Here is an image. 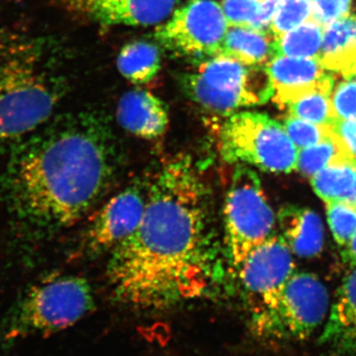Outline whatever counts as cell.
<instances>
[{"instance_id": "obj_4", "label": "cell", "mask_w": 356, "mask_h": 356, "mask_svg": "<svg viewBox=\"0 0 356 356\" xmlns=\"http://www.w3.org/2000/svg\"><path fill=\"white\" fill-rule=\"evenodd\" d=\"M92 288L76 275H49L20 293L0 325V343L13 346L29 337L65 331L95 310Z\"/></svg>"}, {"instance_id": "obj_11", "label": "cell", "mask_w": 356, "mask_h": 356, "mask_svg": "<svg viewBox=\"0 0 356 356\" xmlns=\"http://www.w3.org/2000/svg\"><path fill=\"white\" fill-rule=\"evenodd\" d=\"M149 182H136L115 194L98 211L83 236L88 254L114 250L132 235L146 210Z\"/></svg>"}, {"instance_id": "obj_30", "label": "cell", "mask_w": 356, "mask_h": 356, "mask_svg": "<svg viewBox=\"0 0 356 356\" xmlns=\"http://www.w3.org/2000/svg\"><path fill=\"white\" fill-rule=\"evenodd\" d=\"M332 129L350 158L356 161V120H337Z\"/></svg>"}, {"instance_id": "obj_7", "label": "cell", "mask_w": 356, "mask_h": 356, "mask_svg": "<svg viewBox=\"0 0 356 356\" xmlns=\"http://www.w3.org/2000/svg\"><path fill=\"white\" fill-rule=\"evenodd\" d=\"M275 215L257 173L236 165L224 205L225 247L231 266L238 270L252 250L273 236Z\"/></svg>"}, {"instance_id": "obj_31", "label": "cell", "mask_w": 356, "mask_h": 356, "mask_svg": "<svg viewBox=\"0 0 356 356\" xmlns=\"http://www.w3.org/2000/svg\"><path fill=\"white\" fill-rule=\"evenodd\" d=\"M281 1L282 0H261L259 2V13L250 28L270 33L271 22H273L274 15H275Z\"/></svg>"}, {"instance_id": "obj_21", "label": "cell", "mask_w": 356, "mask_h": 356, "mask_svg": "<svg viewBox=\"0 0 356 356\" xmlns=\"http://www.w3.org/2000/svg\"><path fill=\"white\" fill-rule=\"evenodd\" d=\"M324 27L309 18L298 27L275 39L276 56L294 58H318L322 48Z\"/></svg>"}, {"instance_id": "obj_23", "label": "cell", "mask_w": 356, "mask_h": 356, "mask_svg": "<svg viewBox=\"0 0 356 356\" xmlns=\"http://www.w3.org/2000/svg\"><path fill=\"white\" fill-rule=\"evenodd\" d=\"M331 95L332 91L327 89H316L290 103L288 112L291 116L318 125L332 126L337 118L332 110Z\"/></svg>"}, {"instance_id": "obj_14", "label": "cell", "mask_w": 356, "mask_h": 356, "mask_svg": "<svg viewBox=\"0 0 356 356\" xmlns=\"http://www.w3.org/2000/svg\"><path fill=\"white\" fill-rule=\"evenodd\" d=\"M318 343L332 356H356V266L337 289Z\"/></svg>"}, {"instance_id": "obj_13", "label": "cell", "mask_w": 356, "mask_h": 356, "mask_svg": "<svg viewBox=\"0 0 356 356\" xmlns=\"http://www.w3.org/2000/svg\"><path fill=\"white\" fill-rule=\"evenodd\" d=\"M266 67L273 84V102L280 107H287L316 89H334V79L325 72L318 58L276 56Z\"/></svg>"}, {"instance_id": "obj_20", "label": "cell", "mask_w": 356, "mask_h": 356, "mask_svg": "<svg viewBox=\"0 0 356 356\" xmlns=\"http://www.w3.org/2000/svg\"><path fill=\"white\" fill-rule=\"evenodd\" d=\"M122 76L134 84H147L158 76L161 67V53L156 44L135 41L125 44L117 60Z\"/></svg>"}, {"instance_id": "obj_10", "label": "cell", "mask_w": 356, "mask_h": 356, "mask_svg": "<svg viewBox=\"0 0 356 356\" xmlns=\"http://www.w3.org/2000/svg\"><path fill=\"white\" fill-rule=\"evenodd\" d=\"M329 303L327 288L315 274L294 273L257 334L277 341H305L325 322Z\"/></svg>"}, {"instance_id": "obj_28", "label": "cell", "mask_w": 356, "mask_h": 356, "mask_svg": "<svg viewBox=\"0 0 356 356\" xmlns=\"http://www.w3.org/2000/svg\"><path fill=\"white\" fill-rule=\"evenodd\" d=\"M259 0H222V8L229 26L250 27L259 9Z\"/></svg>"}, {"instance_id": "obj_27", "label": "cell", "mask_w": 356, "mask_h": 356, "mask_svg": "<svg viewBox=\"0 0 356 356\" xmlns=\"http://www.w3.org/2000/svg\"><path fill=\"white\" fill-rule=\"evenodd\" d=\"M337 120H356V81L346 79L334 88L331 95Z\"/></svg>"}, {"instance_id": "obj_3", "label": "cell", "mask_w": 356, "mask_h": 356, "mask_svg": "<svg viewBox=\"0 0 356 356\" xmlns=\"http://www.w3.org/2000/svg\"><path fill=\"white\" fill-rule=\"evenodd\" d=\"M50 40L0 27V151L38 130L54 117L67 81Z\"/></svg>"}, {"instance_id": "obj_29", "label": "cell", "mask_w": 356, "mask_h": 356, "mask_svg": "<svg viewBox=\"0 0 356 356\" xmlns=\"http://www.w3.org/2000/svg\"><path fill=\"white\" fill-rule=\"evenodd\" d=\"M351 0H311V18L325 27L348 15Z\"/></svg>"}, {"instance_id": "obj_32", "label": "cell", "mask_w": 356, "mask_h": 356, "mask_svg": "<svg viewBox=\"0 0 356 356\" xmlns=\"http://www.w3.org/2000/svg\"><path fill=\"white\" fill-rule=\"evenodd\" d=\"M343 257L344 261L350 266H356V233L350 243L343 248Z\"/></svg>"}, {"instance_id": "obj_24", "label": "cell", "mask_w": 356, "mask_h": 356, "mask_svg": "<svg viewBox=\"0 0 356 356\" xmlns=\"http://www.w3.org/2000/svg\"><path fill=\"white\" fill-rule=\"evenodd\" d=\"M327 204L330 228L337 245L346 248L356 233V206L346 202Z\"/></svg>"}, {"instance_id": "obj_26", "label": "cell", "mask_w": 356, "mask_h": 356, "mask_svg": "<svg viewBox=\"0 0 356 356\" xmlns=\"http://www.w3.org/2000/svg\"><path fill=\"white\" fill-rule=\"evenodd\" d=\"M283 127L298 151L322 142L332 133V126L318 125L291 115L285 119Z\"/></svg>"}, {"instance_id": "obj_2", "label": "cell", "mask_w": 356, "mask_h": 356, "mask_svg": "<svg viewBox=\"0 0 356 356\" xmlns=\"http://www.w3.org/2000/svg\"><path fill=\"white\" fill-rule=\"evenodd\" d=\"M0 175V200L16 236L40 243L83 220L120 166L109 122L96 111L54 116L13 145Z\"/></svg>"}, {"instance_id": "obj_8", "label": "cell", "mask_w": 356, "mask_h": 356, "mask_svg": "<svg viewBox=\"0 0 356 356\" xmlns=\"http://www.w3.org/2000/svg\"><path fill=\"white\" fill-rule=\"evenodd\" d=\"M238 273L250 324L257 334L295 273L292 252L280 234L273 235L250 252Z\"/></svg>"}, {"instance_id": "obj_5", "label": "cell", "mask_w": 356, "mask_h": 356, "mask_svg": "<svg viewBox=\"0 0 356 356\" xmlns=\"http://www.w3.org/2000/svg\"><path fill=\"white\" fill-rule=\"evenodd\" d=\"M184 92L204 109L229 116L264 104L273 88L266 67H252L226 56L206 58L182 77Z\"/></svg>"}, {"instance_id": "obj_9", "label": "cell", "mask_w": 356, "mask_h": 356, "mask_svg": "<svg viewBox=\"0 0 356 356\" xmlns=\"http://www.w3.org/2000/svg\"><path fill=\"white\" fill-rule=\"evenodd\" d=\"M228 29L221 4L188 0L158 25L154 36L168 51L203 60L220 55Z\"/></svg>"}, {"instance_id": "obj_34", "label": "cell", "mask_w": 356, "mask_h": 356, "mask_svg": "<svg viewBox=\"0 0 356 356\" xmlns=\"http://www.w3.org/2000/svg\"><path fill=\"white\" fill-rule=\"evenodd\" d=\"M259 1H261V0H259Z\"/></svg>"}, {"instance_id": "obj_1", "label": "cell", "mask_w": 356, "mask_h": 356, "mask_svg": "<svg viewBox=\"0 0 356 356\" xmlns=\"http://www.w3.org/2000/svg\"><path fill=\"white\" fill-rule=\"evenodd\" d=\"M210 206L193 159L180 154L161 165L139 226L112 250L107 276L115 299L159 311L206 296L222 274Z\"/></svg>"}, {"instance_id": "obj_19", "label": "cell", "mask_w": 356, "mask_h": 356, "mask_svg": "<svg viewBox=\"0 0 356 356\" xmlns=\"http://www.w3.org/2000/svg\"><path fill=\"white\" fill-rule=\"evenodd\" d=\"M316 194L325 203L346 202L356 206V161H334L311 177Z\"/></svg>"}, {"instance_id": "obj_22", "label": "cell", "mask_w": 356, "mask_h": 356, "mask_svg": "<svg viewBox=\"0 0 356 356\" xmlns=\"http://www.w3.org/2000/svg\"><path fill=\"white\" fill-rule=\"evenodd\" d=\"M350 158L341 140L332 131V135L314 146L299 149L296 170L304 177H313L316 173L334 161Z\"/></svg>"}, {"instance_id": "obj_25", "label": "cell", "mask_w": 356, "mask_h": 356, "mask_svg": "<svg viewBox=\"0 0 356 356\" xmlns=\"http://www.w3.org/2000/svg\"><path fill=\"white\" fill-rule=\"evenodd\" d=\"M311 13V0H282L271 22V34L278 38L305 22Z\"/></svg>"}, {"instance_id": "obj_15", "label": "cell", "mask_w": 356, "mask_h": 356, "mask_svg": "<svg viewBox=\"0 0 356 356\" xmlns=\"http://www.w3.org/2000/svg\"><path fill=\"white\" fill-rule=\"evenodd\" d=\"M121 127L145 140L165 135L170 124L165 103L147 90H132L122 96L117 107Z\"/></svg>"}, {"instance_id": "obj_17", "label": "cell", "mask_w": 356, "mask_h": 356, "mask_svg": "<svg viewBox=\"0 0 356 356\" xmlns=\"http://www.w3.org/2000/svg\"><path fill=\"white\" fill-rule=\"evenodd\" d=\"M318 60L325 70L350 79L356 65V16L346 15L325 26Z\"/></svg>"}, {"instance_id": "obj_18", "label": "cell", "mask_w": 356, "mask_h": 356, "mask_svg": "<svg viewBox=\"0 0 356 356\" xmlns=\"http://www.w3.org/2000/svg\"><path fill=\"white\" fill-rule=\"evenodd\" d=\"M274 44L275 37L271 33L229 26L219 56H226L252 67H266L276 57Z\"/></svg>"}, {"instance_id": "obj_6", "label": "cell", "mask_w": 356, "mask_h": 356, "mask_svg": "<svg viewBox=\"0 0 356 356\" xmlns=\"http://www.w3.org/2000/svg\"><path fill=\"white\" fill-rule=\"evenodd\" d=\"M218 147L229 163L273 173L296 170L298 149L283 125L266 114L236 112L227 116L218 132Z\"/></svg>"}, {"instance_id": "obj_12", "label": "cell", "mask_w": 356, "mask_h": 356, "mask_svg": "<svg viewBox=\"0 0 356 356\" xmlns=\"http://www.w3.org/2000/svg\"><path fill=\"white\" fill-rule=\"evenodd\" d=\"M67 10L102 26L159 25L181 0H60Z\"/></svg>"}, {"instance_id": "obj_33", "label": "cell", "mask_w": 356, "mask_h": 356, "mask_svg": "<svg viewBox=\"0 0 356 356\" xmlns=\"http://www.w3.org/2000/svg\"><path fill=\"white\" fill-rule=\"evenodd\" d=\"M356 79V65L355 67H353V72H351L350 79Z\"/></svg>"}, {"instance_id": "obj_16", "label": "cell", "mask_w": 356, "mask_h": 356, "mask_svg": "<svg viewBox=\"0 0 356 356\" xmlns=\"http://www.w3.org/2000/svg\"><path fill=\"white\" fill-rule=\"evenodd\" d=\"M280 235L292 254L312 259L322 252L324 247V227L314 211L306 207L289 205L278 215Z\"/></svg>"}]
</instances>
